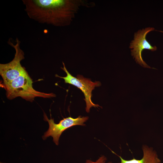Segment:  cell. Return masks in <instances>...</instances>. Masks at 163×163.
<instances>
[{"label":"cell","mask_w":163,"mask_h":163,"mask_svg":"<svg viewBox=\"0 0 163 163\" xmlns=\"http://www.w3.org/2000/svg\"><path fill=\"white\" fill-rule=\"evenodd\" d=\"M43 116L44 120L48 123L49 128L44 133L42 136L43 139L45 140L47 138L51 136L53 138L54 142L57 145L59 144L60 137L64 131L73 126H85L84 123L88 119V117H82L81 116L75 118L69 117L63 118L58 123L56 124L55 123L53 119L51 118L49 119L44 113Z\"/></svg>","instance_id":"cell-5"},{"label":"cell","mask_w":163,"mask_h":163,"mask_svg":"<svg viewBox=\"0 0 163 163\" xmlns=\"http://www.w3.org/2000/svg\"><path fill=\"white\" fill-rule=\"evenodd\" d=\"M33 82L25 71L16 78L7 83L2 82L0 87L6 91L7 98L10 100L21 97L32 102L36 97L50 98L56 96L53 93H46L37 91L33 87Z\"/></svg>","instance_id":"cell-2"},{"label":"cell","mask_w":163,"mask_h":163,"mask_svg":"<svg viewBox=\"0 0 163 163\" xmlns=\"http://www.w3.org/2000/svg\"><path fill=\"white\" fill-rule=\"evenodd\" d=\"M143 155L142 158L140 160L135 158L126 160L121 156L117 155L113 151L112 152L117 155L120 158L121 162L120 163H161V161L158 158L157 152L152 148H149L146 145L142 147Z\"/></svg>","instance_id":"cell-7"},{"label":"cell","mask_w":163,"mask_h":163,"mask_svg":"<svg viewBox=\"0 0 163 163\" xmlns=\"http://www.w3.org/2000/svg\"><path fill=\"white\" fill-rule=\"evenodd\" d=\"M62 63L63 67L61 68L66 72V76L61 77L56 75V76L63 78L65 83L74 85L82 91L85 97L84 100L86 104V111L87 113L89 112L90 108L92 107H101L99 105L93 103L91 100L92 90L95 87L101 86V82L99 81L92 82L90 79L85 78L80 75H77L76 77H74L68 71L64 63L63 62Z\"/></svg>","instance_id":"cell-4"},{"label":"cell","mask_w":163,"mask_h":163,"mask_svg":"<svg viewBox=\"0 0 163 163\" xmlns=\"http://www.w3.org/2000/svg\"><path fill=\"white\" fill-rule=\"evenodd\" d=\"M107 160L106 157L104 155H102L95 161H93L89 159L87 160L85 163H112L110 161L107 162Z\"/></svg>","instance_id":"cell-8"},{"label":"cell","mask_w":163,"mask_h":163,"mask_svg":"<svg viewBox=\"0 0 163 163\" xmlns=\"http://www.w3.org/2000/svg\"><path fill=\"white\" fill-rule=\"evenodd\" d=\"M153 27H147L139 30L135 33L134 39L130 43L129 48L131 54L137 63L142 66L152 68L144 62L142 58V53L145 49L154 51L157 50L156 46H152L146 39L147 34L150 32L153 31Z\"/></svg>","instance_id":"cell-6"},{"label":"cell","mask_w":163,"mask_h":163,"mask_svg":"<svg viewBox=\"0 0 163 163\" xmlns=\"http://www.w3.org/2000/svg\"><path fill=\"white\" fill-rule=\"evenodd\" d=\"M29 17L39 23L56 26L67 24L70 14V3L65 0H23Z\"/></svg>","instance_id":"cell-1"},{"label":"cell","mask_w":163,"mask_h":163,"mask_svg":"<svg viewBox=\"0 0 163 163\" xmlns=\"http://www.w3.org/2000/svg\"><path fill=\"white\" fill-rule=\"evenodd\" d=\"M7 43L14 49L15 53L14 58L10 62L0 64V74L3 79L2 82L3 83H8L16 78L26 71L21 63L24 59V53L20 48L21 41L17 38L14 44L11 38Z\"/></svg>","instance_id":"cell-3"}]
</instances>
